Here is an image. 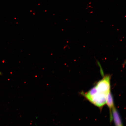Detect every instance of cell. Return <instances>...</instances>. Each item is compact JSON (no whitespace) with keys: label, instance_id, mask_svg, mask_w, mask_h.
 Masks as SVG:
<instances>
[{"label":"cell","instance_id":"6da1fadb","mask_svg":"<svg viewBox=\"0 0 126 126\" xmlns=\"http://www.w3.org/2000/svg\"><path fill=\"white\" fill-rule=\"evenodd\" d=\"M81 94L87 100L101 109L106 104L107 97L109 94L100 92L97 90L94 86L88 92H82Z\"/></svg>","mask_w":126,"mask_h":126},{"label":"cell","instance_id":"7a4b0ae2","mask_svg":"<svg viewBox=\"0 0 126 126\" xmlns=\"http://www.w3.org/2000/svg\"><path fill=\"white\" fill-rule=\"evenodd\" d=\"M111 77L110 75H107L97 82L94 86L96 89L101 92L108 94L110 92Z\"/></svg>","mask_w":126,"mask_h":126},{"label":"cell","instance_id":"3957f363","mask_svg":"<svg viewBox=\"0 0 126 126\" xmlns=\"http://www.w3.org/2000/svg\"><path fill=\"white\" fill-rule=\"evenodd\" d=\"M112 120L114 121L115 126H123L120 115L114 106L111 110Z\"/></svg>","mask_w":126,"mask_h":126},{"label":"cell","instance_id":"277c9868","mask_svg":"<svg viewBox=\"0 0 126 126\" xmlns=\"http://www.w3.org/2000/svg\"><path fill=\"white\" fill-rule=\"evenodd\" d=\"M107 105L110 110V122L112 120V116L111 110L114 106V99L112 94L111 92L109 93L107 97L106 103Z\"/></svg>","mask_w":126,"mask_h":126}]
</instances>
